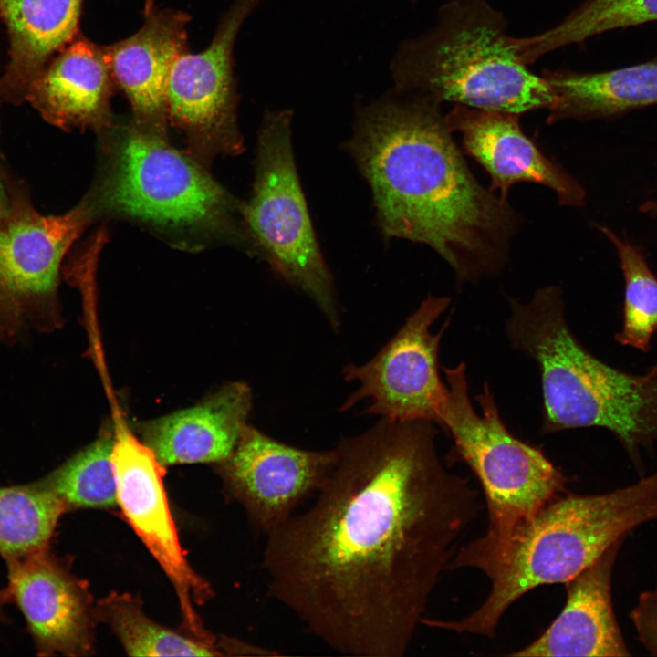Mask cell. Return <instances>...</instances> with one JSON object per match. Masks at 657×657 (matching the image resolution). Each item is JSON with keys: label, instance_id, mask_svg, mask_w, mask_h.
<instances>
[{"label": "cell", "instance_id": "15", "mask_svg": "<svg viewBox=\"0 0 657 657\" xmlns=\"http://www.w3.org/2000/svg\"><path fill=\"white\" fill-rule=\"evenodd\" d=\"M190 20L183 11L146 0L140 29L102 46L115 84L130 104L133 125L141 130L164 137L167 84L175 62L188 51Z\"/></svg>", "mask_w": 657, "mask_h": 657}, {"label": "cell", "instance_id": "26", "mask_svg": "<svg viewBox=\"0 0 657 657\" xmlns=\"http://www.w3.org/2000/svg\"><path fill=\"white\" fill-rule=\"evenodd\" d=\"M599 229L615 246L625 280L623 326L616 339L621 345L648 351L657 330V277L639 247L607 226Z\"/></svg>", "mask_w": 657, "mask_h": 657}, {"label": "cell", "instance_id": "7", "mask_svg": "<svg viewBox=\"0 0 657 657\" xmlns=\"http://www.w3.org/2000/svg\"><path fill=\"white\" fill-rule=\"evenodd\" d=\"M290 110H268L259 131L253 193L243 215L271 269L308 295L337 330L333 278L320 251L297 175Z\"/></svg>", "mask_w": 657, "mask_h": 657}, {"label": "cell", "instance_id": "27", "mask_svg": "<svg viewBox=\"0 0 657 657\" xmlns=\"http://www.w3.org/2000/svg\"><path fill=\"white\" fill-rule=\"evenodd\" d=\"M630 618L641 644L657 656V584L640 595Z\"/></svg>", "mask_w": 657, "mask_h": 657}, {"label": "cell", "instance_id": "1", "mask_svg": "<svg viewBox=\"0 0 657 657\" xmlns=\"http://www.w3.org/2000/svg\"><path fill=\"white\" fill-rule=\"evenodd\" d=\"M426 421L380 418L334 448L314 503L266 537L267 593L308 632L358 657H402L483 505Z\"/></svg>", "mask_w": 657, "mask_h": 657}, {"label": "cell", "instance_id": "10", "mask_svg": "<svg viewBox=\"0 0 657 657\" xmlns=\"http://www.w3.org/2000/svg\"><path fill=\"white\" fill-rule=\"evenodd\" d=\"M451 300L429 296L406 319L396 334L368 361L343 367L345 381L358 388L340 407L345 412L363 400L365 414L397 422L439 423L446 385L439 376V346L447 324L433 334L434 321Z\"/></svg>", "mask_w": 657, "mask_h": 657}, {"label": "cell", "instance_id": "16", "mask_svg": "<svg viewBox=\"0 0 657 657\" xmlns=\"http://www.w3.org/2000/svg\"><path fill=\"white\" fill-rule=\"evenodd\" d=\"M519 115L454 105L445 115L452 132H459L465 151L490 174L491 190L506 198L517 182H536L551 189L562 205L585 203L582 186L547 158L523 132Z\"/></svg>", "mask_w": 657, "mask_h": 657}, {"label": "cell", "instance_id": "17", "mask_svg": "<svg viewBox=\"0 0 657 657\" xmlns=\"http://www.w3.org/2000/svg\"><path fill=\"white\" fill-rule=\"evenodd\" d=\"M622 540L565 583L566 604L549 627L510 656H629L611 600L613 567Z\"/></svg>", "mask_w": 657, "mask_h": 657}, {"label": "cell", "instance_id": "30", "mask_svg": "<svg viewBox=\"0 0 657 657\" xmlns=\"http://www.w3.org/2000/svg\"><path fill=\"white\" fill-rule=\"evenodd\" d=\"M13 340L9 333L6 331V329L0 325V341H10Z\"/></svg>", "mask_w": 657, "mask_h": 657}, {"label": "cell", "instance_id": "14", "mask_svg": "<svg viewBox=\"0 0 657 657\" xmlns=\"http://www.w3.org/2000/svg\"><path fill=\"white\" fill-rule=\"evenodd\" d=\"M2 591L23 613L39 655L87 656L94 651L95 614L85 584L48 549L7 561Z\"/></svg>", "mask_w": 657, "mask_h": 657}, {"label": "cell", "instance_id": "2", "mask_svg": "<svg viewBox=\"0 0 657 657\" xmlns=\"http://www.w3.org/2000/svg\"><path fill=\"white\" fill-rule=\"evenodd\" d=\"M441 105L393 89L358 110L346 147L384 236L427 245L474 281L501 269L518 215L471 172Z\"/></svg>", "mask_w": 657, "mask_h": 657}, {"label": "cell", "instance_id": "5", "mask_svg": "<svg viewBox=\"0 0 657 657\" xmlns=\"http://www.w3.org/2000/svg\"><path fill=\"white\" fill-rule=\"evenodd\" d=\"M508 26L486 0L445 2L428 31L400 44L390 67L393 89L516 115L548 110L551 89L521 62Z\"/></svg>", "mask_w": 657, "mask_h": 657}, {"label": "cell", "instance_id": "22", "mask_svg": "<svg viewBox=\"0 0 657 657\" xmlns=\"http://www.w3.org/2000/svg\"><path fill=\"white\" fill-rule=\"evenodd\" d=\"M657 22V0H584L560 22L539 34L515 37L527 66L559 48L580 45L603 33Z\"/></svg>", "mask_w": 657, "mask_h": 657}, {"label": "cell", "instance_id": "8", "mask_svg": "<svg viewBox=\"0 0 657 657\" xmlns=\"http://www.w3.org/2000/svg\"><path fill=\"white\" fill-rule=\"evenodd\" d=\"M99 199L104 207L161 226H225L233 200L196 162L131 125L114 146Z\"/></svg>", "mask_w": 657, "mask_h": 657}, {"label": "cell", "instance_id": "3", "mask_svg": "<svg viewBox=\"0 0 657 657\" xmlns=\"http://www.w3.org/2000/svg\"><path fill=\"white\" fill-rule=\"evenodd\" d=\"M657 519V471L609 493L558 496L512 533L479 568L490 580L484 602L435 628L494 637L506 610L542 585L567 583L635 527Z\"/></svg>", "mask_w": 657, "mask_h": 657}, {"label": "cell", "instance_id": "6", "mask_svg": "<svg viewBox=\"0 0 657 657\" xmlns=\"http://www.w3.org/2000/svg\"><path fill=\"white\" fill-rule=\"evenodd\" d=\"M443 370L447 385L439 424L453 438L452 459L464 461L479 480L488 518L485 533L459 548L449 569H479L515 529L561 495L568 479L540 449L509 433L487 383L475 397L481 413L474 409L464 363Z\"/></svg>", "mask_w": 657, "mask_h": 657}, {"label": "cell", "instance_id": "23", "mask_svg": "<svg viewBox=\"0 0 657 657\" xmlns=\"http://www.w3.org/2000/svg\"><path fill=\"white\" fill-rule=\"evenodd\" d=\"M65 503L39 481L0 487V554L6 561L48 549Z\"/></svg>", "mask_w": 657, "mask_h": 657}, {"label": "cell", "instance_id": "19", "mask_svg": "<svg viewBox=\"0 0 657 657\" xmlns=\"http://www.w3.org/2000/svg\"><path fill=\"white\" fill-rule=\"evenodd\" d=\"M115 81L103 47L79 34L31 83L26 99L57 127L107 129Z\"/></svg>", "mask_w": 657, "mask_h": 657}, {"label": "cell", "instance_id": "20", "mask_svg": "<svg viewBox=\"0 0 657 657\" xmlns=\"http://www.w3.org/2000/svg\"><path fill=\"white\" fill-rule=\"evenodd\" d=\"M81 5L82 0H0L10 43L0 99H26L49 60L78 35Z\"/></svg>", "mask_w": 657, "mask_h": 657}, {"label": "cell", "instance_id": "29", "mask_svg": "<svg viewBox=\"0 0 657 657\" xmlns=\"http://www.w3.org/2000/svg\"><path fill=\"white\" fill-rule=\"evenodd\" d=\"M8 206H9V203H8V202H7V199H6L5 195V192H4V189H3V186H2L1 181H0V220H1V219L3 218V216L5 215V214L6 210H7V208H8Z\"/></svg>", "mask_w": 657, "mask_h": 657}, {"label": "cell", "instance_id": "12", "mask_svg": "<svg viewBox=\"0 0 657 657\" xmlns=\"http://www.w3.org/2000/svg\"><path fill=\"white\" fill-rule=\"evenodd\" d=\"M111 460L118 505L173 584L188 631L194 638L213 644L214 637L193 609V602L203 604L211 599L212 589L191 568L180 545L162 483L164 466L121 422L114 425Z\"/></svg>", "mask_w": 657, "mask_h": 657}, {"label": "cell", "instance_id": "9", "mask_svg": "<svg viewBox=\"0 0 657 657\" xmlns=\"http://www.w3.org/2000/svg\"><path fill=\"white\" fill-rule=\"evenodd\" d=\"M91 216L89 202L59 215L41 214L20 200L9 203L0 220V325L13 339L59 322L60 266Z\"/></svg>", "mask_w": 657, "mask_h": 657}, {"label": "cell", "instance_id": "18", "mask_svg": "<svg viewBox=\"0 0 657 657\" xmlns=\"http://www.w3.org/2000/svg\"><path fill=\"white\" fill-rule=\"evenodd\" d=\"M252 391L232 381L200 403L138 424L141 441L162 466L227 459L245 428Z\"/></svg>", "mask_w": 657, "mask_h": 657}, {"label": "cell", "instance_id": "25", "mask_svg": "<svg viewBox=\"0 0 657 657\" xmlns=\"http://www.w3.org/2000/svg\"><path fill=\"white\" fill-rule=\"evenodd\" d=\"M114 425L108 424L90 444L39 480L68 510L110 508L118 505L116 474L111 460Z\"/></svg>", "mask_w": 657, "mask_h": 657}, {"label": "cell", "instance_id": "28", "mask_svg": "<svg viewBox=\"0 0 657 657\" xmlns=\"http://www.w3.org/2000/svg\"><path fill=\"white\" fill-rule=\"evenodd\" d=\"M640 211L650 214H657V200H652L642 203Z\"/></svg>", "mask_w": 657, "mask_h": 657}, {"label": "cell", "instance_id": "24", "mask_svg": "<svg viewBox=\"0 0 657 657\" xmlns=\"http://www.w3.org/2000/svg\"><path fill=\"white\" fill-rule=\"evenodd\" d=\"M96 620L110 626L130 656H217L214 645L186 637L148 618L139 599L112 592L94 608Z\"/></svg>", "mask_w": 657, "mask_h": 657}, {"label": "cell", "instance_id": "32", "mask_svg": "<svg viewBox=\"0 0 657 657\" xmlns=\"http://www.w3.org/2000/svg\"><path fill=\"white\" fill-rule=\"evenodd\" d=\"M4 601H5V599H4V596H3L2 591H1V592H0V620H1L2 616H3L2 603H3Z\"/></svg>", "mask_w": 657, "mask_h": 657}, {"label": "cell", "instance_id": "11", "mask_svg": "<svg viewBox=\"0 0 657 657\" xmlns=\"http://www.w3.org/2000/svg\"><path fill=\"white\" fill-rule=\"evenodd\" d=\"M263 0H234L209 46L184 52L166 89L167 117L201 154L240 153L234 48L245 20Z\"/></svg>", "mask_w": 657, "mask_h": 657}, {"label": "cell", "instance_id": "21", "mask_svg": "<svg viewBox=\"0 0 657 657\" xmlns=\"http://www.w3.org/2000/svg\"><path fill=\"white\" fill-rule=\"evenodd\" d=\"M554 101L548 122L619 117L657 105V57L610 70L545 69Z\"/></svg>", "mask_w": 657, "mask_h": 657}, {"label": "cell", "instance_id": "4", "mask_svg": "<svg viewBox=\"0 0 657 657\" xmlns=\"http://www.w3.org/2000/svg\"><path fill=\"white\" fill-rule=\"evenodd\" d=\"M511 345L540 370L546 433L603 427L635 456L657 441V376L616 370L589 353L568 328L558 287L538 289L527 304L510 300Z\"/></svg>", "mask_w": 657, "mask_h": 657}, {"label": "cell", "instance_id": "31", "mask_svg": "<svg viewBox=\"0 0 657 657\" xmlns=\"http://www.w3.org/2000/svg\"><path fill=\"white\" fill-rule=\"evenodd\" d=\"M647 373L652 376H657V363L651 367Z\"/></svg>", "mask_w": 657, "mask_h": 657}, {"label": "cell", "instance_id": "13", "mask_svg": "<svg viewBox=\"0 0 657 657\" xmlns=\"http://www.w3.org/2000/svg\"><path fill=\"white\" fill-rule=\"evenodd\" d=\"M334 459V448H298L247 424L230 456L219 464V473L231 498L266 536L317 494Z\"/></svg>", "mask_w": 657, "mask_h": 657}]
</instances>
